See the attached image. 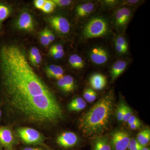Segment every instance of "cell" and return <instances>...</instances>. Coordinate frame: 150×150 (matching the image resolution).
<instances>
[{
  "label": "cell",
  "mask_w": 150,
  "mask_h": 150,
  "mask_svg": "<svg viewBox=\"0 0 150 150\" xmlns=\"http://www.w3.org/2000/svg\"><path fill=\"white\" fill-rule=\"evenodd\" d=\"M129 127L131 130H136L139 128L141 126V122L139 120H138L134 123H132L131 125H129Z\"/></svg>",
  "instance_id": "cell-37"
},
{
  "label": "cell",
  "mask_w": 150,
  "mask_h": 150,
  "mask_svg": "<svg viewBox=\"0 0 150 150\" xmlns=\"http://www.w3.org/2000/svg\"><path fill=\"white\" fill-rule=\"evenodd\" d=\"M45 29L46 30V35H47V37H48L50 43L53 42L55 40V36H54V34L52 33L51 30L47 28H45Z\"/></svg>",
  "instance_id": "cell-34"
},
{
  "label": "cell",
  "mask_w": 150,
  "mask_h": 150,
  "mask_svg": "<svg viewBox=\"0 0 150 150\" xmlns=\"http://www.w3.org/2000/svg\"><path fill=\"white\" fill-rule=\"evenodd\" d=\"M16 25L20 30L32 32L34 29V21L32 16L26 12L22 13L17 21Z\"/></svg>",
  "instance_id": "cell-8"
},
{
  "label": "cell",
  "mask_w": 150,
  "mask_h": 150,
  "mask_svg": "<svg viewBox=\"0 0 150 150\" xmlns=\"http://www.w3.org/2000/svg\"><path fill=\"white\" fill-rule=\"evenodd\" d=\"M87 105L85 100L81 98L73 99L68 105L69 109L71 111H79L83 110Z\"/></svg>",
  "instance_id": "cell-18"
},
{
  "label": "cell",
  "mask_w": 150,
  "mask_h": 150,
  "mask_svg": "<svg viewBox=\"0 0 150 150\" xmlns=\"http://www.w3.org/2000/svg\"><path fill=\"white\" fill-rule=\"evenodd\" d=\"M40 53L39 49L36 47H33L30 49L29 51V59L30 61L32 60L33 58H35V56H37Z\"/></svg>",
  "instance_id": "cell-31"
},
{
  "label": "cell",
  "mask_w": 150,
  "mask_h": 150,
  "mask_svg": "<svg viewBox=\"0 0 150 150\" xmlns=\"http://www.w3.org/2000/svg\"><path fill=\"white\" fill-rule=\"evenodd\" d=\"M94 9V4L93 3H84L78 6L76 8V13L79 16L83 17L91 13Z\"/></svg>",
  "instance_id": "cell-17"
},
{
  "label": "cell",
  "mask_w": 150,
  "mask_h": 150,
  "mask_svg": "<svg viewBox=\"0 0 150 150\" xmlns=\"http://www.w3.org/2000/svg\"><path fill=\"white\" fill-rule=\"evenodd\" d=\"M131 139L125 131H118L112 134L111 146L114 150H126L128 148Z\"/></svg>",
  "instance_id": "cell-5"
},
{
  "label": "cell",
  "mask_w": 150,
  "mask_h": 150,
  "mask_svg": "<svg viewBox=\"0 0 150 150\" xmlns=\"http://www.w3.org/2000/svg\"><path fill=\"white\" fill-rule=\"evenodd\" d=\"M109 56L107 50L101 46H97L93 48L89 54L91 60L96 65L105 64L109 59Z\"/></svg>",
  "instance_id": "cell-7"
},
{
  "label": "cell",
  "mask_w": 150,
  "mask_h": 150,
  "mask_svg": "<svg viewBox=\"0 0 150 150\" xmlns=\"http://www.w3.org/2000/svg\"><path fill=\"white\" fill-rule=\"evenodd\" d=\"M57 84L60 88L65 93L73 91L75 88V83L74 78L69 75L64 76L58 80Z\"/></svg>",
  "instance_id": "cell-12"
},
{
  "label": "cell",
  "mask_w": 150,
  "mask_h": 150,
  "mask_svg": "<svg viewBox=\"0 0 150 150\" xmlns=\"http://www.w3.org/2000/svg\"><path fill=\"white\" fill-rule=\"evenodd\" d=\"M124 105L125 104L121 103L117 108V111H116V116L118 121H123Z\"/></svg>",
  "instance_id": "cell-28"
},
{
  "label": "cell",
  "mask_w": 150,
  "mask_h": 150,
  "mask_svg": "<svg viewBox=\"0 0 150 150\" xmlns=\"http://www.w3.org/2000/svg\"><path fill=\"white\" fill-rule=\"evenodd\" d=\"M131 11L126 7L118 9L115 13V23L118 27L125 28L131 18Z\"/></svg>",
  "instance_id": "cell-10"
},
{
  "label": "cell",
  "mask_w": 150,
  "mask_h": 150,
  "mask_svg": "<svg viewBox=\"0 0 150 150\" xmlns=\"http://www.w3.org/2000/svg\"><path fill=\"white\" fill-rule=\"evenodd\" d=\"M45 72L47 76L59 80L64 76V70L62 67L56 65H51L46 67Z\"/></svg>",
  "instance_id": "cell-14"
},
{
  "label": "cell",
  "mask_w": 150,
  "mask_h": 150,
  "mask_svg": "<svg viewBox=\"0 0 150 150\" xmlns=\"http://www.w3.org/2000/svg\"><path fill=\"white\" fill-rule=\"evenodd\" d=\"M139 120V119H138L136 116L134 115H132L131 116V117L129 118V119L128 120L127 122H128L129 125H131V124H132V123H134V122H136V121H138Z\"/></svg>",
  "instance_id": "cell-38"
},
{
  "label": "cell",
  "mask_w": 150,
  "mask_h": 150,
  "mask_svg": "<svg viewBox=\"0 0 150 150\" xmlns=\"http://www.w3.org/2000/svg\"><path fill=\"white\" fill-rule=\"evenodd\" d=\"M56 6L52 0H46L41 10L46 13H51L55 9Z\"/></svg>",
  "instance_id": "cell-23"
},
{
  "label": "cell",
  "mask_w": 150,
  "mask_h": 150,
  "mask_svg": "<svg viewBox=\"0 0 150 150\" xmlns=\"http://www.w3.org/2000/svg\"><path fill=\"white\" fill-rule=\"evenodd\" d=\"M22 150H43L39 148H25Z\"/></svg>",
  "instance_id": "cell-40"
},
{
  "label": "cell",
  "mask_w": 150,
  "mask_h": 150,
  "mask_svg": "<svg viewBox=\"0 0 150 150\" xmlns=\"http://www.w3.org/2000/svg\"><path fill=\"white\" fill-rule=\"evenodd\" d=\"M139 2V1L138 0H128V1H123V5L133 6L137 5Z\"/></svg>",
  "instance_id": "cell-35"
},
{
  "label": "cell",
  "mask_w": 150,
  "mask_h": 150,
  "mask_svg": "<svg viewBox=\"0 0 150 150\" xmlns=\"http://www.w3.org/2000/svg\"><path fill=\"white\" fill-rule=\"evenodd\" d=\"M1 115H2L1 111V109H0V117H1Z\"/></svg>",
  "instance_id": "cell-42"
},
{
  "label": "cell",
  "mask_w": 150,
  "mask_h": 150,
  "mask_svg": "<svg viewBox=\"0 0 150 150\" xmlns=\"http://www.w3.org/2000/svg\"><path fill=\"white\" fill-rule=\"evenodd\" d=\"M64 51V47L60 44H56L52 46L49 51Z\"/></svg>",
  "instance_id": "cell-36"
},
{
  "label": "cell",
  "mask_w": 150,
  "mask_h": 150,
  "mask_svg": "<svg viewBox=\"0 0 150 150\" xmlns=\"http://www.w3.org/2000/svg\"><path fill=\"white\" fill-rule=\"evenodd\" d=\"M13 143V135L11 129L6 127H0V144L1 146L11 150Z\"/></svg>",
  "instance_id": "cell-11"
},
{
  "label": "cell",
  "mask_w": 150,
  "mask_h": 150,
  "mask_svg": "<svg viewBox=\"0 0 150 150\" xmlns=\"http://www.w3.org/2000/svg\"><path fill=\"white\" fill-rule=\"evenodd\" d=\"M93 150H111V144L107 137H97L94 142Z\"/></svg>",
  "instance_id": "cell-16"
},
{
  "label": "cell",
  "mask_w": 150,
  "mask_h": 150,
  "mask_svg": "<svg viewBox=\"0 0 150 150\" xmlns=\"http://www.w3.org/2000/svg\"><path fill=\"white\" fill-rule=\"evenodd\" d=\"M69 62L71 67L76 69H81L85 65L82 57L76 54H73L70 56Z\"/></svg>",
  "instance_id": "cell-19"
},
{
  "label": "cell",
  "mask_w": 150,
  "mask_h": 150,
  "mask_svg": "<svg viewBox=\"0 0 150 150\" xmlns=\"http://www.w3.org/2000/svg\"><path fill=\"white\" fill-rule=\"evenodd\" d=\"M56 6H69L72 2L71 0H52Z\"/></svg>",
  "instance_id": "cell-30"
},
{
  "label": "cell",
  "mask_w": 150,
  "mask_h": 150,
  "mask_svg": "<svg viewBox=\"0 0 150 150\" xmlns=\"http://www.w3.org/2000/svg\"><path fill=\"white\" fill-rule=\"evenodd\" d=\"M144 147L138 142L137 140L132 139L130 140L128 149L129 150H142Z\"/></svg>",
  "instance_id": "cell-25"
},
{
  "label": "cell",
  "mask_w": 150,
  "mask_h": 150,
  "mask_svg": "<svg viewBox=\"0 0 150 150\" xmlns=\"http://www.w3.org/2000/svg\"><path fill=\"white\" fill-rule=\"evenodd\" d=\"M150 140V130L149 129L141 131L137 135V141L143 147L148 144Z\"/></svg>",
  "instance_id": "cell-21"
},
{
  "label": "cell",
  "mask_w": 150,
  "mask_h": 150,
  "mask_svg": "<svg viewBox=\"0 0 150 150\" xmlns=\"http://www.w3.org/2000/svg\"><path fill=\"white\" fill-rule=\"evenodd\" d=\"M142 150H150V149H149V148L144 147L143 149H142Z\"/></svg>",
  "instance_id": "cell-41"
},
{
  "label": "cell",
  "mask_w": 150,
  "mask_h": 150,
  "mask_svg": "<svg viewBox=\"0 0 150 150\" xmlns=\"http://www.w3.org/2000/svg\"><path fill=\"white\" fill-rule=\"evenodd\" d=\"M0 86L11 115L21 122L54 125L63 118L62 107L49 87L17 44L0 45Z\"/></svg>",
  "instance_id": "cell-1"
},
{
  "label": "cell",
  "mask_w": 150,
  "mask_h": 150,
  "mask_svg": "<svg viewBox=\"0 0 150 150\" xmlns=\"http://www.w3.org/2000/svg\"><path fill=\"white\" fill-rule=\"evenodd\" d=\"M19 137L24 143L29 144L41 143L43 137L37 130L29 127H22L17 131Z\"/></svg>",
  "instance_id": "cell-4"
},
{
  "label": "cell",
  "mask_w": 150,
  "mask_h": 150,
  "mask_svg": "<svg viewBox=\"0 0 150 150\" xmlns=\"http://www.w3.org/2000/svg\"><path fill=\"white\" fill-rule=\"evenodd\" d=\"M40 42L43 46H47L50 44V42L46 35L45 29H43L40 33Z\"/></svg>",
  "instance_id": "cell-27"
},
{
  "label": "cell",
  "mask_w": 150,
  "mask_h": 150,
  "mask_svg": "<svg viewBox=\"0 0 150 150\" xmlns=\"http://www.w3.org/2000/svg\"><path fill=\"white\" fill-rule=\"evenodd\" d=\"M83 97L86 101L91 103L96 99L97 93L92 89L88 88L84 91Z\"/></svg>",
  "instance_id": "cell-22"
},
{
  "label": "cell",
  "mask_w": 150,
  "mask_h": 150,
  "mask_svg": "<svg viewBox=\"0 0 150 150\" xmlns=\"http://www.w3.org/2000/svg\"><path fill=\"white\" fill-rule=\"evenodd\" d=\"M127 67V63L123 60L115 62L111 68L110 74L112 80H115L124 72Z\"/></svg>",
  "instance_id": "cell-15"
},
{
  "label": "cell",
  "mask_w": 150,
  "mask_h": 150,
  "mask_svg": "<svg viewBox=\"0 0 150 150\" xmlns=\"http://www.w3.org/2000/svg\"><path fill=\"white\" fill-rule=\"evenodd\" d=\"M1 146V144H0V150H2V149Z\"/></svg>",
  "instance_id": "cell-43"
},
{
  "label": "cell",
  "mask_w": 150,
  "mask_h": 150,
  "mask_svg": "<svg viewBox=\"0 0 150 150\" xmlns=\"http://www.w3.org/2000/svg\"><path fill=\"white\" fill-rule=\"evenodd\" d=\"M116 2H117V1H111V0L105 1V3H106L108 5H113L115 4Z\"/></svg>",
  "instance_id": "cell-39"
},
{
  "label": "cell",
  "mask_w": 150,
  "mask_h": 150,
  "mask_svg": "<svg viewBox=\"0 0 150 150\" xmlns=\"http://www.w3.org/2000/svg\"><path fill=\"white\" fill-rule=\"evenodd\" d=\"M78 141L77 136L73 132H67L60 135L57 138V144L65 148L72 147L76 144Z\"/></svg>",
  "instance_id": "cell-9"
},
{
  "label": "cell",
  "mask_w": 150,
  "mask_h": 150,
  "mask_svg": "<svg viewBox=\"0 0 150 150\" xmlns=\"http://www.w3.org/2000/svg\"><path fill=\"white\" fill-rule=\"evenodd\" d=\"M49 53L53 58L55 59H61L64 56V51H49Z\"/></svg>",
  "instance_id": "cell-29"
},
{
  "label": "cell",
  "mask_w": 150,
  "mask_h": 150,
  "mask_svg": "<svg viewBox=\"0 0 150 150\" xmlns=\"http://www.w3.org/2000/svg\"><path fill=\"white\" fill-rule=\"evenodd\" d=\"M46 0H35L34 1V6L36 8L41 10Z\"/></svg>",
  "instance_id": "cell-33"
},
{
  "label": "cell",
  "mask_w": 150,
  "mask_h": 150,
  "mask_svg": "<svg viewBox=\"0 0 150 150\" xmlns=\"http://www.w3.org/2000/svg\"><path fill=\"white\" fill-rule=\"evenodd\" d=\"M49 22L52 28L60 34H66L69 32L70 23L65 18L61 16L51 17Z\"/></svg>",
  "instance_id": "cell-6"
},
{
  "label": "cell",
  "mask_w": 150,
  "mask_h": 150,
  "mask_svg": "<svg viewBox=\"0 0 150 150\" xmlns=\"http://www.w3.org/2000/svg\"><path fill=\"white\" fill-rule=\"evenodd\" d=\"M90 83L93 88L97 90H100L106 86V79L103 75L96 74L91 76Z\"/></svg>",
  "instance_id": "cell-13"
},
{
  "label": "cell",
  "mask_w": 150,
  "mask_h": 150,
  "mask_svg": "<svg viewBox=\"0 0 150 150\" xmlns=\"http://www.w3.org/2000/svg\"><path fill=\"white\" fill-rule=\"evenodd\" d=\"M108 30V24L104 19L94 18L86 25L83 34L86 38L102 37L107 34Z\"/></svg>",
  "instance_id": "cell-3"
},
{
  "label": "cell",
  "mask_w": 150,
  "mask_h": 150,
  "mask_svg": "<svg viewBox=\"0 0 150 150\" xmlns=\"http://www.w3.org/2000/svg\"><path fill=\"white\" fill-rule=\"evenodd\" d=\"M132 115V112L131 108L125 105L124 108V112L123 118V121L124 122H127L129 118Z\"/></svg>",
  "instance_id": "cell-26"
},
{
  "label": "cell",
  "mask_w": 150,
  "mask_h": 150,
  "mask_svg": "<svg viewBox=\"0 0 150 150\" xmlns=\"http://www.w3.org/2000/svg\"><path fill=\"white\" fill-rule=\"evenodd\" d=\"M114 99L112 92L108 93L80 118L79 128L84 137L96 138L108 129L113 114Z\"/></svg>",
  "instance_id": "cell-2"
},
{
  "label": "cell",
  "mask_w": 150,
  "mask_h": 150,
  "mask_svg": "<svg viewBox=\"0 0 150 150\" xmlns=\"http://www.w3.org/2000/svg\"><path fill=\"white\" fill-rule=\"evenodd\" d=\"M42 59V55L41 54H39L37 56H35V58L30 60V62H31V64L33 66H38L41 63Z\"/></svg>",
  "instance_id": "cell-32"
},
{
  "label": "cell",
  "mask_w": 150,
  "mask_h": 150,
  "mask_svg": "<svg viewBox=\"0 0 150 150\" xmlns=\"http://www.w3.org/2000/svg\"><path fill=\"white\" fill-rule=\"evenodd\" d=\"M11 13L10 7L3 2H0V30L2 29L3 22L9 16Z\"/></svg>",
  "instance_id": "cell-20"
},
{
  "label": "cell",
  "mask_w": 150,
  "mask_h": 150,
  "mask_svg": "<svg viewBox=\"0 0 150 150\" xmlns=\"http://www.w3.org/2000/svg\"><path fill=\"white\" fill-rule=\"evenodd\" d=\"M115 45L122 47L125 52H127L128 49V43L125 38L122 36H118L116 38L115 41Z\"/></svg>",
  "instance_id": "cell-24"
}]
</instances>
